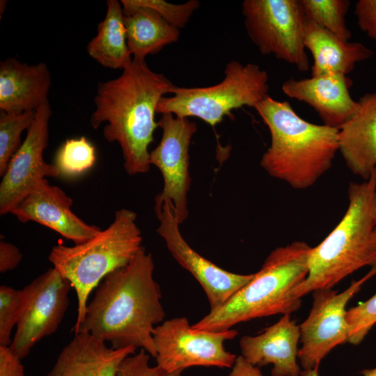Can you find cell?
I'll return each mask as SVG.
<instances>
[{
    "mask_svg": "<svg viewBox=\"0 0 376 376\" xmlns=\"http://www.w3.org/2000/svg\"><path fill=\"white\" fill-rule=\"evenodd\" d=\"M306 18L344 40L352 33L346 23L348 0H300Z\"/></svg>",
    "mask_w": 376,
    "mask_h": 376,
    "instance_id": "24",
    "label": "cell"
},
{
    "mask_svg": "<svg viewBox=\"0 0 376 376\" xmlns=\"http://www.w3.org/2000/svg\"><path fill=\"white\" fill-rule=\"evenodd\" d=\"M21 360L9 345H0V376H25Z\"/></svg>",
    "mask_w": 376,
    "mask_h": 376,
    "instance_id": "32",
    "label": "cell"
},
{
    "mask_svg": "<svg viewBox=\"0 0 376 376\" xmlns=\"http://www.w3.org/2000/svg\"><path fill=\"white\" fill-rule=\"evenodd\" d=\"M362 376H376V367L371 369H365L361 372ZM300 376H319L318 368L303 370Z\"/></svg>",
    "mask_w": 376,
    "mask_h": 376,
    "instance_id": "35",
    "label": "cell"
},
{
    "mask_svg": "<svg viewBox=\"0 0 376 376\" xmlns=\"http://www.w3.org/2000/svg\"><path fill=\"white\" fill-rule=\"evenodd\" d=\"M159 221L157 233L164 241L173 258L200 283L207 297L210 310L226 303L253 276L224 270L195 251L184 239L172 204L155 205Z\"/></svg>",
    "mask_w": 376,
    "mask_h": 376,
    "instance_id": "14",
    "label": "cell"
},
{
    "mask_svg": "<svg viewBox=\"0 0 376 376\" xmlns=\"http://www.w3.org/2000/svg\"><path fill=\"white\" fill-rule=\"evenodd\" d=\"M158 125L162 130V136L159 144L150 152V163L160 171L164 185L155 198V205L170 202L181 224L189 215V150L197 125L188 118L172 113L162 114Z\"/></svg>",
    "mask_w": 376,
    "mask_h": 376,
    "instance_id": "12",
    "label": "cell"
},
{
    "mask_svg": "<svg viewBox=\"0 0 376 376\" xmlns=\"http://www.w3.org/2000/svg\"><path fill=\"white\" fill-rule=\"evenodd\" d=\"M352 80L342 74H326L297 79L290 78L282 86L290 98L311 107L323 125L338 129L356 112L358 101L351 96Z\"/></svg>",
    "mask_w": 376,
    "mask_h": 376,
    "instance_id": "16",
    "label": "cell"
},
{
    "mask_svg": "<svg viewBox=\"0 0 376 376\" xmlns=\"http://www.w3.org/2000/svg\"><path fill=\"white\" fill-rule=\"evenodd\" d=\"M52 115L49 100L35 111V118L25 139L11 158L0 184V213H11L15 206L47 177L60 173L47 163L43 153L48 146L49 123Z\"/></svg>",
    "mask_w": 376,
    "mask_h": 376,
    "instance_id": "13",
    "label": "cell"
},
{
    "mask_svg": "<svg viewBox=\"0 0 376 376\" xmlns=\"http://www.w3.org/2000/svg\"><path fill=\"white\" fill-rule=\"evenodd\" d=\"M71 288L70 282L54 267L23 288L24 304L9 345L21 359L38 342L58 329L69 305Z\"/></svg>",
    "mask_w": 376,
    "mask_h": 376,
    "instance_id": "11",
    "label": "cell"
},
{
    "mask_svg": "<svg viewBox=\"0 0 376 376\" xmlns=\"http://www.w3.org/2000/svg\"><path fill=\"white\" fill-rule=\"evenodd\" d=\"M95 148L86 137L66 140L58 148L54 160L60 175L67 178L79 176L94 165Z\"/></svg>",
    "mask_w": 376,
    "mask_h": 376,
    "instance_id": "25",
    "label": "cell"
},
{
    "mask_svg": "<svg viewBox=\"0 0 376 376\" xmlns=\"http://www.w3.org/2000/svg\"><path fill=\"white\" fill-rule=\"evenodd\" d=\"M304 45L313 59L311 77L326 74L347 75L357 63L369 59L374 54L363 44L344 40L307 19Z\"/></svg>",
    "mask_w": 376,
    "mask_h": 376,
    "instance_id": "21",
    "label": "cell"
},
{
    "mask_svg": "<svg viewBox=\"0 0 376 376\" xmlns=\"http://www.w3.org/2000/svg\"><path fill=\"white\" fill-rule=\"evenodd\" d=\"M51 81L45 63L29 65L15 58H6L0 63V111H36L49 100Z\"/></svg>",
    "mask_w": 376,
    "mask_h": 376,
    "instance_id": "20",
    "label": "cell"
},
{
    "mask_svg": "<svg viewBox=\"0 0 376 376\" xmlns=\"http://www.w3.org/2000/svg\"><path fill=\"white\" fill-rule=\"evenodd\" d=\"M23 288L15 289L7 285L0 287V345H10L11 334L17 326L24 304Z\"/></svg>",
    "mask_w": 376,
    "mask_h": 376,
    "instance_id": "27",
    "label": "cell"
},
{
    "mask_svg": "<svg viewBox=\"0 0 376 376\" xmlns=\"http://www.w3.org/2000/svg\"><path fill=\"white\" fill-rule=\"evenodd\" d=\"M35 118V111L22 113L0 111V175L2 177L8 164L20 147L21 136L28 130Z\"/></svg>",
    "mask_w": 376,
    "mask_h": 376,
    "instance_id": "26",
    "label": "cell"
},
{
    "mask_svg": "<svg viewBox=\"0 0 376 376\" xmlns=\"http://www.w3.org/2000/svg\"><path fill=\"white\" fill-rule=\"evenodd\" d=\"M253 109L270 134V145L260 159L261 167L293 189L313 186L330 169L338 152V130L309 123L288 102L269 95Z\"/></svg>",
    "mask_w": 376,
    "mask_h": 376,
    "instance_id": "3",
    "label": "cell"
},
{
    "mask_svg": "<svg viewBox=\"0 0 376 376\" xmlns=\"http://www.w3.org/2000/svg\"><path fill=\"white\" fill-rule=\"evenodd\" d=\"M267 72L256 63L232 60L224 69V78L217 84L205 87L173 86L171 97H163L157 107V113H172L189 118L196 117L214 127L231 111L244 106L254 108L267 97Z\"/></svg>",
    "mask_w": 376,
    "mask_h": 376,
    "instance_id": "7",
    "label": "cell"
},
{
    "mask_svg": "<svg viewBox=\"0 0 376 376\" xmlns=\"http://www.w3.org/2000/svg\"><path fill=\"white\" fill-rule=\"evenodd\" d=\"M358 102L356 112L338 129V152L348 169L366 180L376 172V92Z\"/></svg>",
    "mask_w": 376,
    "mask_h": 376,
    "instance_id": "18",
    "label": "cell"
},
{
    "mask_svg": "<svg viewBox=\"0 0 376 376\" xmlns=\"http://www.w3.org/2000/svg\"><path fill=\"white\" fill-rule=\"evenodd\" d=\"M22 258L19 249L13 244L0 242V272L6 273L16 268Z\"/></svg>",
    "mask_w": 376,
    "mask_h": 376,
    "instance_id": "33",
    "label": "cell"
},
{
    "mask_svg": "<svg viewBox=\"0 0 376 376\" xmlns=\"http://www.w3.org/2000/svg\"><path fill=\"white\" fill-rule=\"evenodd\" d=\"M137 214L123 208L112 223L87 241L68 246H54L49 260L75 289L77 314L73 331L82 322L91 292L111 272L129 264L142 246Z\"/></svg>",
    "mask_w": 376,
    "mask_h": 376,
    "instance_id": "6",
    "label": "cell"
},
{
    "mask_svg": "<svg viewBox=\"0 0 376 376\" xmlns=\"http://www.w3.org/2000/svg\"><path fill=\"white\" fill-rule=\"evenodd\" d=\"M373 238H374L375 244L376 246V227H375V230H374Z\"/></svg>",
    "mask_w": 376,
    "mask_h": 376,
    "instance_id": "36",
    "label": "cell"
},
{
    "mask_svg": "<svg viewBox=\"0 0 376 376\" xmlns=\"http://www.w3.org/2000/svg\"><path fill=\"white\" fill-rule=\"evenodd\" d=\"M237 334L233 329H194L185 317L165 320L152 333L157 365L170 373L192 366L232 368L237 356L227 351L224 343Z\"/></svg>",
    "mask_w": 376,
    "mask_h": 376,
    "instance_id": "9",
    "label": "cell"
},
{
    "mask_svg": "<svg viewBox=\"0 0 376 376\" xmlns=\"http://www.w3.org/2000/svg\"><path fill=\"white\" fill-rule=\"evenodd\" d=\"M348 342L359 345L376 324V292L367 300L347 311Z\"/></svg>",
    "mask_w": 376,
    "mask_h": 376,
    "instance_id": "29",
    "label": "cell"
},
{
    "mask_svg": "<svg viewBox=\"0 0 376 376\" xmlns=\"http://www.w3.org/2000/svg\"><path fill=\"white\" fill-rule=\"evenodd\" d=\"M375 173L361 182H350L348 205L340 221L316 246L312 247L308 273L292 295L297 299L320 289L332 288L364 267H376Z\"/></svg>",
    "mask_w": 376,
    "mask_h": 376,
    "instance_id": "4",
    "label": "cell"
},
{
    "mask_svg": "<svg viewBox=\"0 0 376 376\" xmlns=\"http://www.w3.org/2000/svg\"><path fill=\"white\" fill-rule=\"evenodd\" d=\"M173 86L164 75L152 71L146 60L133 58L119 77L97 84L91 125L97 129L105 123L104 137L118 143L130 175L150 170L148 148L159 127L157 107Z\"/></svg>",
    "mask_w": 376,
    "mask_h": 376,
    "instance_id": "2",
    "label": "cell"
},
{
    "mask_svg": "<svg viewBox=\"0 0 376 376\" xmlns=\"http://www.w3.org/2000/svg\"><path fill=\"white\" fill-rule=\"evenodd\" d=\"M375 185H376V173H375Z\"/></svg>",
    "mask_w": 376,
    "mask_h": 376,
    "instance_id": "37",
    "label": "cell"
},
{
    "mask_svg": "<svg viewBox=\"0 0 376 376\" xmlns=\"http://www.w3.org/2000/svg\"><path fill=\"white\" fill-rule=\"evenodd\" d=\"M104 18L86 46L88 55L101 65L123 70L132 61L127 42L123 8L120 1L108 0Z\"/></svg>",
    "mask_w": 376,
    "mask_h": 376,
    "instance_id": "23",
    "label": "cell"
},
{
    "mask_svg": "<svg viewBox=\"0 0 376 376\" xmlns=\"http://www.w3.org/2000/svg\"><path fill=\"white\" fill-rule=\"evenodd\" d=\"M311 249L302 241L276 248L246 285L192 327L224 331L253 319L297 311L301 306V299L295 298L292 292L308 275Z\"/></svg>",
    "mask_w": 376,
    "mask_h": 376,
    "instance_id": "5",
    "label": "cell"
},
{
    "mask_svg": "<svg viewBox=\"0 0 376 376\" xmlns=\"http://www.w3.org/2000/svg\"><path fill=\"white\" fill-rule=\"evenodd\" d=\"M228 376H263L259 367L256 366L242 355L237 356Z\"/></svg>",
    "mask_w": 376,
    "mask_h": 376,
    "instance_id": "34",
    "label": "cell"
},
{
    "mask_svg": "<svg viewBox=\"0 0 376 376\" xmlns=\"http://www.w3.org/2000/svg\"><path fill=\"white\" fill-rule=\"evenodd\" d=\"M154 269L151 253L142 246L129 264L109 274L96 288L75 334H89L114 349L141 347L156 357L152 333L166 313Z\"/></svg>",
    "mask_w": 376,
    "mask_h": 376,
    "instance_id": "1",
    "label": "cell"
},
{
    "mask_svg": "<svg viewBox=\"0 0 376 376\" xmlns=\"http://www.w3.org/2000/svg\"><path fill=\"white\" fill-rule=\"evenodd\" d=\"M120 2L132 6L150 8L179 29L185 26L200 5L197 0H189L180 4L171 3L163 0H121Z\"/></svg>",
    "mask_w": 376,
    "mask_h": 376,
    "instance_id": "28",
    "label": "cell"
},
{
    "mask_svg": "<svg viewBox=\"0 0 376 376\" xmlns=\"http://www.w3.org/2000/svg\"><path fill=\"white\" fill-rule=\"evenodd\" d=\"M299 326L283 315L275 324L256 336H244L240 340L242 356L251 364H272V376H300L297 363Z\"/></svg>",
    "mask_w": 376,
    "mask_h": 376,
    "instance_id": "17",
    "label": "cell"
},
{
    "mask_svg": "<svg viewBox=\"0 0 376 376\" xmlns=\"http://www.w3.org/2000/svg\"><path fill=\"white\" fill-rule=\"evenodd\" d=\"M247 35L260 54L305 72L310 63L304 45L306 18L300 0H244Z\"/></svg>",
    "mask_w": 376,
    "mask_h": 376,
    "instance_id": "8",
    "label": "cell"
},
{
    "mask_svg": "<svg viewBox=\"0 0 376 376\" xmlns=\"http://www.w3.org/2000/svg\"><path fill=\"white\" fill-rule=\"evenodd\" d=\"M354 14L359 29L376 43V0H359Z\"/></svg>",
    "mask_w": 376,
    "mask_h": 376,
    "instance_id": "31",
    "label": "cell"
},
{
    "mask_svg": "<svg viewBox=\"0 0 376 376\" xmlns=\"http://www.w3.org/2000/svg\"><path fill=\"white\" fill-rule=\"evenodd\" d=\"M136 347L114 349L89 334L78 333L63 348L47 376H116Z\"/></svg>",
    "mask_w": 376,
    "mask_h": 376,
    "instance_id": "19",
    "label": "cell"
},
{
    "mask_svg": "<svg viewBox=\"0 0 376 376\" xmlns=\"http://www.w3.org/2000/svg\"><path fill=\"white\" fill-rule=\"evenodd\" d=\"M121 4L127 42L133 58L145 60L147 56L155 54L166 45L178 40L180 29L156 11L146 7Z\"/></svg>",
    "mask_w": 376,
    "mask_h": 376,
    "instance_id": "22",
    "label": "cell"
},
{
    "mask_svg": "<svg viewBox=\"0 0 376 376\" xmlns=\"http://www.w3.org/2000/svg\"><path fill=\"white\" fill-rule=\"evenodd\" d=\"M376 275V267L341 292L332 288L313 292L312 308L299 324L301 347L298 359L303 370L318 368L321 361L338 345L348 342L346 306L363 284Z\"/></svg>",
    "mask_w": 376,
    "mask_h": 376,
    "instance_id": "10",
    "label": "cell"
},
{
    "mask_svg": "<svg viewBox=\"0 0 376 376\" xmlns=\"http://www.w3.org/2000/svg\"><path fill=\"white\" fill-rule=\"evenodd\" d=\"M150 355L143 349L125 357L120 363L116 376H181L182 372L168 373L158 366H150Z\"/></svg>",
    "mask_w": 376,
    "mask_h": 376,
    "instance_id": "30",
    "label": "cell"
},
{
    "mask_svg": "<svg viewBox=\"0 0 376 376\" xmlns=\"http://www.w3.org/2000/svg\"><path fill=\"white\" fill-rule=\"evenodd\" d=\"M72 205V198L64 191L45 179L15 206L11 214L22 223H38L79 244L102 230L77 217L71 210Z\"/></svg>",
    "mask_w": 376,
    "mask_h": 376,
    "instance_id": "15",
    "label": "cell"
}]
</instances>
